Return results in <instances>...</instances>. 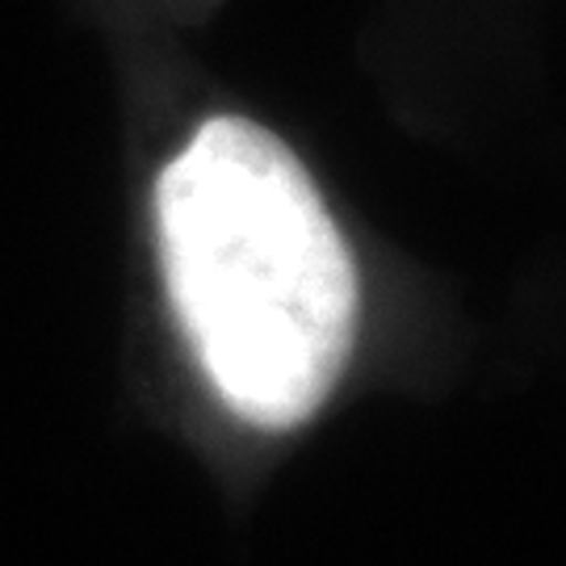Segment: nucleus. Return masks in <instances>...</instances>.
<instances>
[{
  "label": "nucleus",
  "mask_w": 566,
  "mask_h": 566,
  "mask_svg": "<svg viewBox=\"0 0 566 566\" xmlns=\"http://www.w3.org/2000/svg\"><path fill=\"white\" fill-rule=\"evenodd\" d=\"M168 298L243 424H306L340 382L361 315L357 261L306 164L269 126L206 118L156 181Z\"/></svg>",
  "instance_id": "obj_1"
}]
</instances>
